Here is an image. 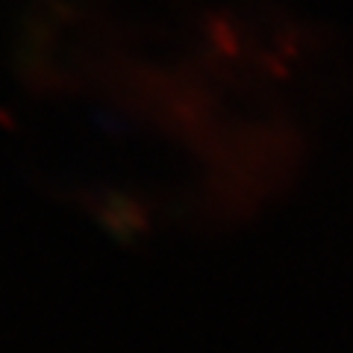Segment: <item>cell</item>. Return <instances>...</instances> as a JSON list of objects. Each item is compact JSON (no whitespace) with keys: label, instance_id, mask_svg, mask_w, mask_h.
Instances as JSON below:
<instances>
[{"label":"cell","instance_id":"obj_1","mask_svg":"<svg viewBox=\"0 0 353 353\" xmlns=\"http://www.w3.org/2000/svg\"><path fill=\"white\" fill-rule=\"evenodd\" d=\"M103 197H106V209L115 212L124 224H136V227H145V212L139 209L136 201H130L127 194H121L115 189H103Z\"/></svg>","mask_w":353,"mask_h":353},{"label":"cell","instance_id":"obj_2","mask_svg":"<svg viewBox=\"0 0 353 353\" xmlns=\"http://www.w3.org/2000/svg\"><path fill=\"white\" fill-rule=\"evenodd\" d=\"M209 32H212V39L218 41V48L224 53H236L239 50L233 30H230V24L221 15H209Z\"/></svg>","mask_w":353,"mask_h":353},{"label":"cell","instance_id":"obj_3","mask_svg":"<svg viewBox=\"0 0 353 353\" xmlns=\"http://www.w3.org/2000/svg\"><path fill=\"white\" fill-rule=\"evenodd\" d=\"M0 127H6V130H15V124H12V118H9V112L3 106H0Z\"/></svg>","mask_w":353,"mask_h":353}]
</instances>
